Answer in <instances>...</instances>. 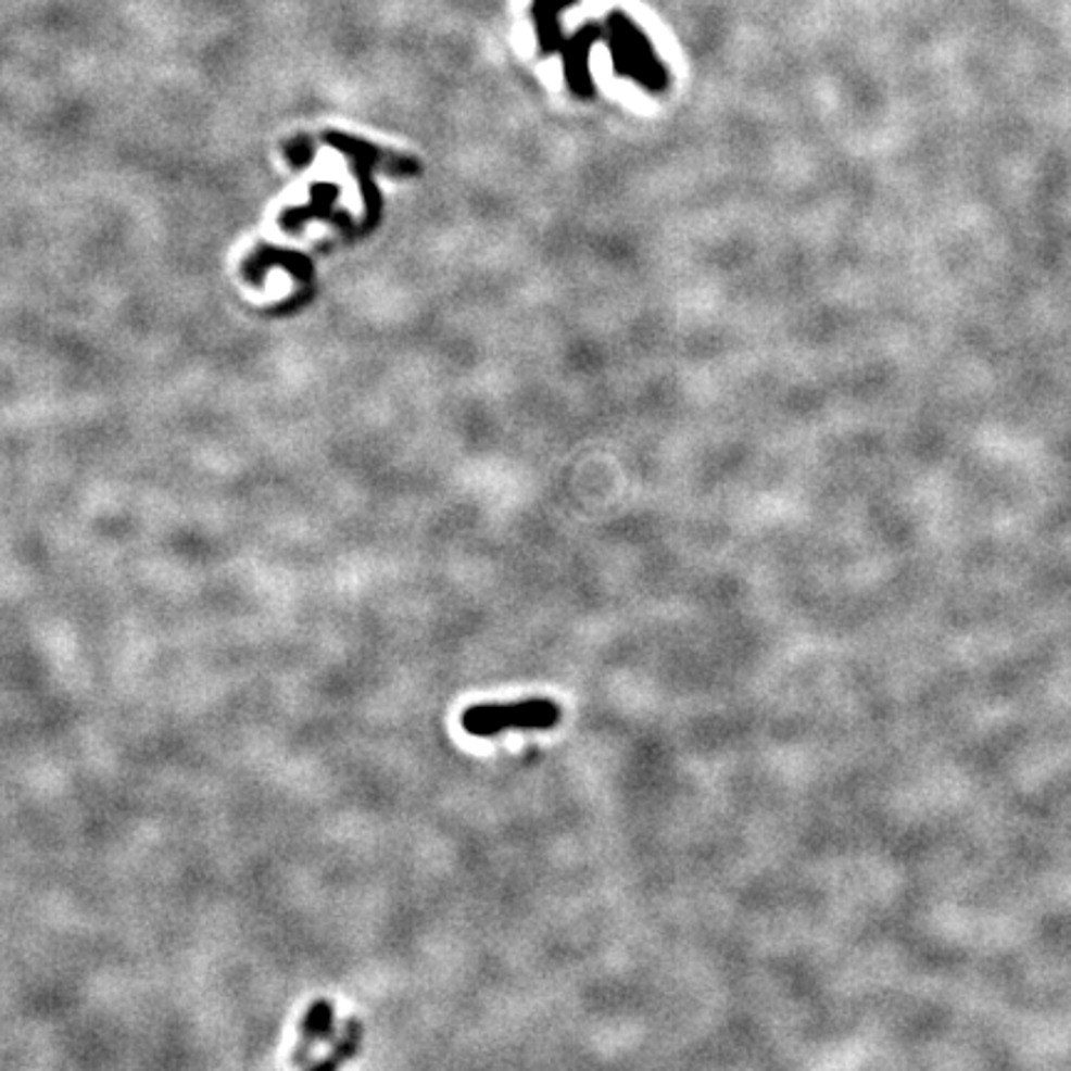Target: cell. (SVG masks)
I'll return each mask as SVG.
<instances>
[{
  "label": "cell",
  "instance_id": "6da1fadb",
  "mask_svg": "<svg viewBox=\"0 0 1071 1071\" xmlns=\"http://www.w3.org/2000/svg\"><path fill=\"white\" fill-rule=\"evenodd\" d=\"M603 38L608 42L613 70L628 77L647 92H665L670 85V73L657 55L643 28L622 11H613L605 17Z\"/></svg>",
  "mask_w": 1071,
  "mask_h": 1071
},
{
  "label": "cell",
  "instance_id": "8992f818",
  "mask_svg": "<svg viewBox=\"0 0 1071 1071\" xmlns=\"http://www.w3.org/2000/svg\"><path fill=\"white\" fill-rule=\"evenodd\" d=\"M363 1042H365L363 1022L355 1020V1017H350V1020L342 1024V1030L338 1032L336 1042H332L328 1057L313 1061V1067L320 1069V1071H330V1069H338L342 1064H348L350 1059H355L360 1055V1049H363Z\"/></svg>",
  "mask_w": 1071,
  "mask_h": 1071
},
{
  "label": "cell",
  "instance_id": "7a4b0ae2",
  "mask_svg": "<svg viewBox=\"0 0 1071 1071\" xmlns=\"http://www.w3.org/2000/svg\"><path fill=\"white\" fill-rule=\"evenodd\" d=\"M462 730L491 740L506 730L546 732L560 724V705L549 697H531L519 702H487L471 705L462 713Z\"/></svg>",
  "mask_w": 1071,
  "mask_h": 1071
},
{
  "label": "cell",
  "instance_id": "5b68a950",
  "mask_svg": "<svg viewBox=\"0 0 1071 1071\" xmlns=\"http://www.w3.org/2000/svg\"><path fill=\"white\" fill-rule=\"evenodd\" d=\"M581 3V0H533L531 3V21L536 30V42H539L541 55H556L564 46V25L560 17Z\"/></svg>",
  "mask_w": 1071,
  "mask_h": 1071
},
{
  "label": "cell",
  "instance_id": "3957f363",
  "mask_svg": "<svg viewBox=\"0 0 1071 1071\" xmlns=\"http://www.w3.org/2000/svg\"><path fill=\"white\" fill-rule=\"evenodd\" d=\"M603 38V28L595 23H585L560 46L564 55V75L568 90L581 100H591L595 94V83L591 77V50Z\"/></svg>",
  "mask_w": 1071,
  "mask_h": 1071
},
{
  "label": "cell",
  "instance_id": "277c9868",
  "mask_svg": "<svg viewBox=\"0 0 1071 1071\" xmlns=\"http://www.w3.org/2000/svg\"><path fill=\"white\" fill-rule=\"evenodd\" d=\"M301 1040H298L291 1064L293 1067H308L313 1064V1051L318 1044L330 1042L336 1037V1007H332L330 999H315V1003L305 1009L303 1020H301Z\"/></svg>",
  "mask_w": 1071,
  "mask_h": 1071
}]
</instances>
